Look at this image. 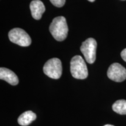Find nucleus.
Returning a JSON list of instances; mask_svg holds the SVG:
<instances>
[{
	"label": "nucleus",
	"instance_id": "nucleus-1",
	"mask_svg": "<svg viewBox=\"0 0 126 126\" xmlns=\"http://www.w3.org/2000/svg\"><path fill=\"white\" fill-rule=\"evenodd\" d=\"M49 30L52 36L57 41H63L67 37L68 28L65 18L58 16L53 19L50 24Z\"/></svg>",
	"mask_w": 126,
	"mask_h": 126
},
{
	"label": "nucleus",
	"instance_id": "nucleus-4",
	"mask_svg": "<svg viewBox=\"0 0 126 126\" xmlns=\"http://www.w3.org/2000/svg\"><path fill=\"white\" fill-rule=\"evenodd\" d=\"M8 37L11 42L20 46H29L32 43L31 38L29 34L20 28H14L9 31Z\"/></svg>",
	"mask_w": 126,
	"mask_h": 126
},
{
	"label": "nucleus",
	"instance_id": "nucleus-8",
	"mask_svg": "<svg viewBox=\"0 0 126 126\" xmlns=\"http://www.w3.org/2000/svg\"><path fill=\"white\" fill-rule=\"evenodd\" d=\"M0 79L7 81L12 85H16L19 82L17 75L13 71L6 68H0Z\"/></svg>",
	"mask_w": 126,
	"mask_h": 126
},
{
	"label": "nucleus",
	"instance_id": "nucleus-10",
	"mask_svg": "<svg viewBox=\"0 0 126 126\" xmlns=\"http://www.w3.org/2000/svg\"><path fill=\"white\" fill-rule=\"evenodd\" d=\"M113 111L120 114H126V100H119L112 106Z\"/></svg>",
	"mask_w": 126,
	"mask_h": 126
},
{
	"label": "nucleus",
	"instance_id": "nucleus-3",
	"mask_svg": "<svg viewBox=\"0 0 126 126\" xmlns=\"http://www.w3.org/2000/svg\"><path fill=\"white\" fill-rule=\"evenodd\" d=\"M62 64L60 60L53 58L45 63L43 67V72L50 78L59 79L62 74Z\"/></svg>",
	"mask_w": 126,
	"mask_h": 126
},
{
	"label": "nucleus",
	"instance_id": "nucleus-5",
	"mask_svg": "<svg viewBox=\"0 0 126 126\" xmlns=\"http://www.w3.org/2000/svg\"><path fill=\"white\" fill-rule=\"evenodd\" d=\"M96 47V41L94 38L86 39L82 44L81 51L84 56L86 61L89 64H92L95 61Z\"/></svg>",
	"mask_w": 126,
	"mask_h": 126
},
{
	"label": "nucleus",
	"instance_id": "nucleus-9",
	"mask_svg": "<svg viewBox=\"0 0 126 126\" xmlns=\"http://www.w3.org/2000/svg\"><path fill=\"white\" fill-rule=\"evenodd\" d=\"M36 119V115L32 111H26L23 113L18 117L19 124L22 126H26L31 123Z\"/></svg>",
	"mask_w": 126,
	"mask_h": 126
},
{
	"label": "nucleus",
	"instance_id": "nucleus-11",
	"mask_svg": "<svg viewBox=\"0 0 126 126\" xmlns=\"http://www.w3.org/2000/svg\"><path fill=\"white\" fill-rule=\"evenodd\" d=\"M50 1L53 5L59 8L64 6L65 2V0H50Z\"/></svg>",
	"mask_w": 126,
	"mask_h": 126
},
{
	"label": "nucleus",
	"instance_id": "nucleus-13",
	"mask_svg": "<svg viewBox=\"0 0 126 126\" xmlns=\"http://www.w3.org/2000/svg\"><path fill=\"white\" fill-rule=\"evenodd\" d=\"M114 126L110 125V124H106V125H105V126Z\"/></svg>",
	"mask_w": 126,
	"mask_h": 126
},
{
	"label": "nucleus",
	"instance_id": "nucleus-14",
	"mask_svg": "<svg viewBox=\"0 0 126 126\" xmlns=\"http://www.w3.org/2000/svg\"><path fill=\"white\" fill-rule=\"evenodd\" d=\"M89 1H90V2H94V1H95V0H88Z\"/></svg>",
	"mask_w": 126,
	"mask_h": 126
},
{
	"label": "nucleus",
	"instance_id": "nucleus-2",
	"mask_svg": "<svg viewBox=\"0 0 126 126\" xmlns=\"http://www.w3.org/2000/svg\"><path fill=\"white\" fill-rule=\"evenodd\" d=\"M70 70L72 76L76 79H84L88 75L86 63L81 56H75L70 63Z\"/></svg>",
	"mask_w": 126,
	"mask_h": 126
},
{
	"label": "nucleus",
	"instance_id": "nucleus-6",
	"mask_svg": "<svg viewBox=\"0 0 126 126\" xmlns=\"http://www.w3.org/2000/svg\"><path fill=\"white\" fill-rule=\"evenodd\" d=\"M109 78L115 82H122L126 79V69L119 63H113L108 70Z\"/></svg>",
	"mask_w": 126,
	"mask_h": 126
},
{
	"label": "nucleus",
	"instance_id": "nucleus-12",
	"mask_svg": "<svg viewBox=\"0 0 126 126\" xmlns=\"http://www.w3.org/2000/svg\"><path fill=\"white\" fill-rule=\"evenodd\" d=\"M121 56L122 58L123 59V60L126 62V48L124 49L121 53Z\"/></svg>",
	"mask_w": 126,
	"mask_h": 126
},
{
	"label": "nucleus",
	"instance_id": "nucleus-7",
	"mask_svg": "<svg viewBox=\"0 0 126 126\" xmlns=\"http://www.w3.org/2000/svg\"><path fill=\"white\" fill-rule=\"evenodd\" d=\"M32 16L34 19L39 20L45 12V7L40 0H33L30 4Z\"/></svg>",
	"mask_w": 126,
	"mask_h": 126
}]
</instances>
